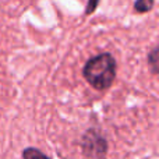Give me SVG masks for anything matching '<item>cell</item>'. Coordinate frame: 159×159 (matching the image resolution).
I'll list each match as a JSON object with an SVG mask.
<instances>
[{
  "label": "cell",
  "mask_w": 159,
  "mask_h": 159,
  "mask_svg": "<svg viewBox=\"0 0 159 159\" xmlns=\"http://www.w3.org/2000/svg\"><path fill=\"white\" fill-rule=\"evenodd\" d=\"M117 64L110 53H101L85 63L82 75L87 82L98 91L109 89L115 82Z\"/></svg>",
  "instance_id": "1"
},
{
  "label": "cell",
  "mask_w": 159,
  "mask_h": 159,
  "mask_svg": "<svg viewBox=\"0 0 159 159\" xmlns=\"http://www.w3.org/2000/svg\"><path fill=\"white\" fill-rule=\"evenodd\" d=\"M81 151L88 159H105L107 154V141L99 131L91 129L81 138Z\"/></svg>",
  "instance_id": "2"
},
{
  "label": "cell",
  "mask_w": 159,
  "mask_h": 159,
  "mask_svg": "<svg viewBox=\"0 0 159 159\" xmlns=\"http://www.w3.org/2000/svg\"><path fill=\"white\" fill-rule=\"evenodd\" d=\"M22 159H50V158L46 157V155L42 151H39V149L30 147V148H25L24 151H22Z\"/></svg>",
  "instance_id": "3"
},
{
  "label": "cell",
  "mask_w": 159,
  "mask_h": 159,
  "mask_svg": "<svg viewBox=\"0 0 159 159\" xmlns=\"http://www.w3.org/2000/svg\"><path fill=\"white\" fill-rule=\"evenodd\" d=\"M154 7V2H148V0H140V2L134 3V11L135 13H147Z\"/></svg>",
  "instance_id": "4"
},
{
  "label": "cell",
  "mask_w": 159,
  "mask_h": 159,
  "mask_svg": "<svg viewBox=\"0 0 159 159\" xmlns=\"http://www.w3.org/2000/svg\"><path fill=\"white\" fill-rule=\"evenodd\" d=\"M148 63L151 64L152 71L157 74L158 73V46H155L151 50V53H148Z\"/></svg>",
  "instance_id": "5"
},
{
  "label": "cell",
  "mask_w": 159,
  "mask_h": 159,
  "mask_svg": "<svg viewBox=\"0 0 159 159\" xmlns=\"http://www.w3.org/2000/svg\"><path fill=\"white\" fill-rule=\"evenodd\" d=\"M98 4H99L98 2H89V3H88V6H87V8H85V14H87V16H89L91 13H93V10L98 7Z\"/></svg>",
  "instance_id": "6"
}]
</instances>
